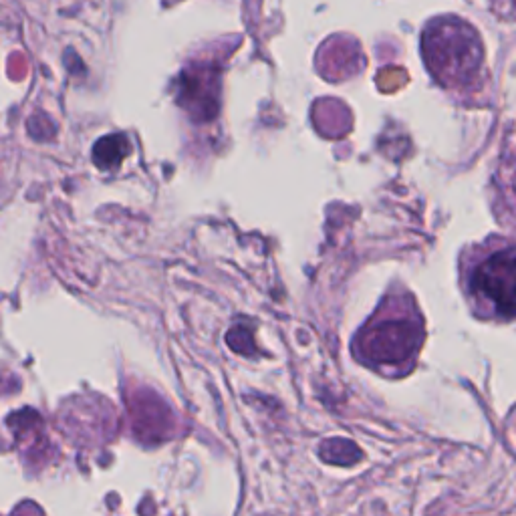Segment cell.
I'll list each match as a JSON object with an SVG mask.
<instances>
[{
	"mask_svg": "<svg viewBox=\"0 0 516 516\" xmlns=\"http://www.w3.org/2000/svg\"><path fill=\"white\" fill-rule=\"evenodd\" d=\"M422 55L432 79L462 103L488 93L490 77L480 33L464 19H432L422 33Z\"/></svg>",
	"mask_w": 516,
	"mask_h": 516,
	"instance_id": "6da1fadb",
	"label": "cell"
},
{
	"mask_svg": "<svg viewBox=\"0 0 516 516\" xmlns=\"http://www.w3.org/2000/svg\"><path fill=\"white\" fill-rule=\"evenodd\" d=\"M460 285L478 319L516 323V240L488 236L460 254Z\"/></svg>",
	"mask_w": 516,
	"mask_h": 516,
	"instance_id": "7a4b0ae2",
	"label": "cell"
},
{
	"mask_svg": "<svg viewBox=\"0 0 516 516\" xmlns=\"http://www.w3.org/2000/svg\"><path fill=\"white\" fill-rule=\"evenodd\" d=\"M424 343V321L414 297H385L373 319L355 339L357 357L377 369H406Z\"/></svg>",
	"mask_w": 516,
	"mask_h": 516,
	"instance_id": "3957f363",
	"label": "cell"
},
{
	"mask_svg": "<svg viewBox=\"0 0 516 516\" xmlns=\"http://www.w3.org/2000/svg\"><path fill=\"white\" fill-rule=\"evenodd\" d=\"M494 188L496 202L504 206L508 218L516 220V129L504 138L500 160L494 174ZM504 216L500 218V222L504 220Z\"/></svg>",
	"mask_w": 516,
	"mask_h": 516,
	"instance_id": "277c9868",
	"label": "cell"
},
{
	"mask_svg": "<svg viewBox=\"0 0 516 516\" xmlns=\"http://www.w3.org/2000/svg\"><path fill=\"white\" fill-rule=\"evenodd\" d=\"M129 150H132V144L127 142V138L123 134H115V136H105L101 138L95 148H93V162L101 168V170H111V168H119V164L127 158Z\"/></svg>",
	"mask_w": 516,
	"mask_h": 516,
	"instance_id": "5b68a950",
	"label": "cell"
},
{
	"mask_svg": "<svg viewBox=\"0 0 516 516\" xmlns=\"http://www.w3.org/2000/svg\"><path fill=\"white\" fill-rule=\"evenodd\" d=\"M164 406L160 402L148 404L144 398L134 402V414H136V430L142 436H160L164 432Z\"/></svg>",
	"mask_w": 516,
	"mask_h": 516,
	"instance_id": "8992f818",
	"label": "cell"
}]
</instances>
